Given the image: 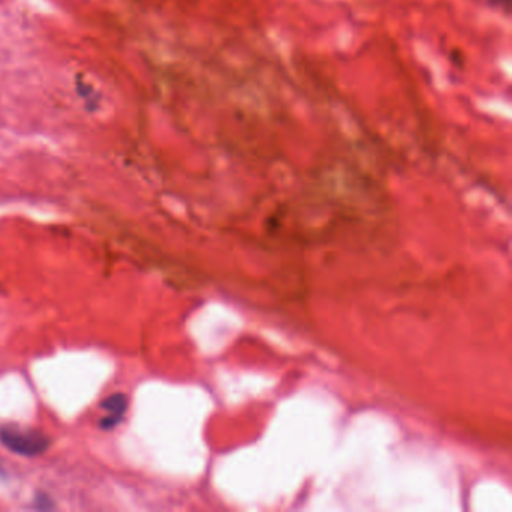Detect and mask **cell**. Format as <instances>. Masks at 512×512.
Segmentation results:
<instances>
[{
	"label": "cell",
	"mask_w": 512,
	"mask_h": 512,
	"mask_svg": "<svg viewBox=\"0 0 512 512\" xmlns=\"http://www.w3.org/2000/svg\"><path fill=\"white\" fill-rule=\"evenodd\" d=\"M0 443L14 454L35 457L49 448L50 439L40 431L23 430L20 427H0Z\"/></svg>",
	"instance_id": "cell-1"
},
{
	"label": "cell",
	"mask_w": 512,
	"mask_h": 512,
	"mask_svg": "<svg viewBox=\"0 0 512 512\" xmlns=\"http://www.w3.org/2000/svg\"><path fill=\"white\" fill-rule=\"evenodd\" d=\"M101 407L107 410V416L101 421V427L104 430H112L124 418L128 409V398L124 394H113L103 401Z\"/></svg>",
	"instance_id": "cell-2"
},
{
	"label": "cell",
	"mask_w": 512,
	"mask_h": 512,
	"mask_svg": "<svg viewBox=\"0 0 512 512\" xmlns=\"http://www.w3.org/2000/svg\"><path fill=\"white\" fill-rule=\"evenodd\" d=\"M484 2L491 5V7L505 8L506 13H508L509 4H511V0H484Z\"/></svg>",
	"instance_id": "cell-3"
}]
</instances>
